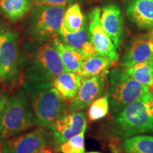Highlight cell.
Segmentation results:
<instances>
[{
	"mask_svg": "<svg viewBox=\"0 0 153 153\" xmlns=\"http://www.w3.org/2000/svg\"><path fill=\"white\" fill-rule=\"evenodd\" d=\"M8 97L9 94L7 91H3V92L0 93V113H1L4 106Z\"/></svg>",
	"mask_w": 153,
	"mask_h": 153,
	"instance_id": "484cf974",
	"label": "cell"
},
{
	"mask_svg": "<svg viewBox=\"0 0 153 153\" xmlns=\"http://www.w3.org/2000/svg\"><path fill=\"white\" fill-rule=\"evenodd\" d=\"M0 153H4L2 151V150H1V146H0Z\"/></svg>",
	"mask_w": 153,
	"mask_h": 153,
	"instance_id": "f1b7e54d",
	"label": "cell"
},
{
	"mask_svg": "<svg viewBox=\"0 0 153 153\" xmlns=\"http://www.w3.org/2000/svg\"><path fill=\"white\" fill-rule=\"evenodd\" d=\"M52 141L54 143L52 132L40 126L30 133L3 140L0 146L4 153H33Z\"/></svg>",
	"mask_w": 153,
	"mask_h": 153,
	"instance_id": "ba28073f",
	"label": "cell"
},
{
	"mask_svg": "<svg viewBox=\"0 0 153 153\" xmlns=\"http://www.w3.org/2000/svg\"><path fill=\"white\" fill-rule=\"evenodd\" d=\"M87 153H101V152H87Z\"/></svg>",
	"mask_w": 153,
	"mask_h": 153,
	"instance_id": "f546056e",
	"label": "cell"
},
{
	"mask_svg": "<svg viewBox=\"0 0 153 153\" xmlns=\"http://www.w3.org/2000/svg\"><path fill=\"white\" fill-rule=\"evenodd\" d=\"M148 38H150V41L153 43V28H152V29H151V30L150 31V33H148Z\"/></svg>",
	"mask_w": 153,
	"mask_h": 153,
	"instance_id": "83f0119b",
	"label": "cell"
},
{
	"mask_svg": "<svg viewBox=\"0 0 153 153\" xmlns=\"http://www.w3.org/2000/svg\"><path fill=\"white\" fill-rule=\"evenodd\" d=\"M87 126L85 114L82 111L69 112L57 119L50 127L54 144L58 145L79 133Z\"/></svg>",
	"mask_w": 153,
	"mask_h": 153,
	"instance_id": "30bf717a",
	"label": "cell"
},
{
	"mask_svg": "<svg viewBox=\"0 0 153 153\" xmlns=\"http://www.w3.org/2000/svg\"><path fill=\"white\" fill-rule=\"evenodd\" d=\"M152 58H153V43L148 36H143L132 40L120 59V65L126 68Z\"/></svg>",
	"mask_w": 153,
	"mask_h": 153,
	"instance_id": "4fadbf2b",
	"label": "cell"
},
{
	"mask_svg": "<svg viewBox=\"0 0 153 153\" xmlns=\"http://www.w3.org/2000/svg\"><path fill=\"white\" fill-rule=\"evenodd\" d=\"M59 35L63 43L68 46L78 51L85 56L97 55L92 43H91L89 33V26L85 23L81 29L76 32H69L61 26Z\"/></svg>",
	"mask_w": 153,
	"mask_h": 153,
	"instance_id": "9a60e30c",
	"label": "cell"
},
{
	"mask_svg": "<svg viewBox=\"0 0 153 153\" xmlns=\"http://www.w3.org/2000/svg\"><path fill=\"white\" fill-rule=\"evenodd\" d=\"M52 44L60 55L66 71L77 73L85 59V55L65 45L58 36L53 38Z\"/></svg>",
	"mask_w": 153,
	"mask_h": 153,
	"instance_id": "e0dca14e",
	"label": "cell"
},
{
	"mask_svg": "<svg viewBox=\"0 0 153 153\" xmlns=\"http://www.w3.org/2000/svg\"><path fill=\"white\" fill-rule=\"evenodd\" d=\"M106 75L82 78L79 91L72 99L68 108L69 112L80 111L85 109L96 99L100 97L104 87Z\"/></svg>",
	"mask_w": 153,
	"mask_h": 153,
	"instance_id": "8fae6325",
	"label": "cell"
},
{
	"mask_svg": "<svg viewBox=\"0 0 153 153\" xmlns=\"http://www.w3.org/2000/svg\"><path fill=\"white\" fill-rule=\"evenodd\" d=\"M109 109V101L106 94L102 97L96 99L90 104L88 111V118L91 121L101 120L106 117Z\"/></svg>",
	"mask_w": 153,
	"mask_h": 153,
	"instance_id": "cb8c5ba5",
	"label": "cell"
},
{
	"mask_svg": "<svg viewBox=\"0 0 153 153\" xmlns=\"http://www.w3.org/2000/svg\"><path fill=\"white\" fill-rule=\"evenodd\" d=\"M128 75L148 87H153V58L124 69Z\"/></svg>",
	"mask_w": 153,
	"mask_h": 153,
	"instance_id": "ffe728a7",
	"label": "cell"
},
{
	"mask_svg": "<svg viewBox=\"0 0 153 153\" xmlns=\"http://www.w3.org/2000/svg\"><path fill=\"white\" fill-rule=\"evenodd\" d=\"M65 71L62 61L53 44L43 43L38 46L30 62L22 68L21 82H53Z\"/></svg>",
	"mask_w": 153,
	"mask_h": 153,
	"instance_id": "277c9868",
	"label": "cell"
},
{
	"mask_svg": "<svg viewBox=\"0 0 153 153\" xmlns=\"http://www.w3.org/2000/svg\"><path fill=\"white\" fill-rule=\"evenodd\" d=\"M86 23L85 15L79 4H72L65 11L62 26L69 32H76Z\"/></svg>",
	"mask_w": 153,
	"mask_h": 153,
	"instance_id": "7402d4cb",
	"label": "cell"
},
{
	"mask_svg": "<svg viewBox=\"0 0 153 153\" xmlns=\"http://www.w3.org/2000/svg\"><path fill=\"white\" fill-rule=\"evenodd\" d=\"M65 10L64 6L36 7L28 24V34L41 41L53 40L59 34Z\"/></svg>",
	"mask_w": 153,
	"mask_h": 153,
	"instance_id": "52a82bcc",
	"label": "cell"
},
{
	"mask_svg": "<svg viewBox=\"0 0 153 153\" xmlns=\"http://www.w3.org/2000/svg\"><path fill=\"white\" fill-rule=\"evenodd\" d=\"M126 14L141 29L153 28V0H127Z\"/></svg>",
	"mask_w": 153,
	"mask_h": 153,
	"instance_id": "5bb4252c",
	"label": "cell"
},
{
	"mask_svg": "<svg viewBox=\"0 0 153 153\" xmlns=\"http://www.w3.org/2000/svg\"><path fill=\"white\" fill-rule=\"evenodd\" d=\"M126 153H153V135H138L124 140L122 144Z\"/></svg>",
	"mask_w": 153,
	"mask_h": 153,
	"instance_id": "44dd1931",
	"label": "cell"
},
{
	"mask_svg": "<svg viewBox=\"0 0 153 153\" xmlns=\"http://www.w3.org/2000/svg\"><path fill=\"white\" fill-rule=\"evenodd\" d=\"M18 34L0 25V79L9 87L22 80Z\"/></svg>",
	"mask_w": 153,
	"mask_h": 153,
	"instance_id": "8992f818",
	"label": "cell"
},
{
	"mask_svg": "<svg viewBox=\"0 0 153 153\" xmlns=\"http://www.w3.org/2000/svg\"><path fill=\"white\" fill-rule=\"evenodd\" d=\"M101 25L109 36L116 48L119 49L123 42V18L121 9L116 4H108L102 9L100 17Z\"/></svg>",
	"mask_w": 153,
	"mask_h": 153,
	"instance_id": "7c38bea8",
	"label": "cell"
},
{
	"mask_svg": "<svg viewBox=\"0 0 153 153\" xmlns=\"http://www.w3.org/2000/svg\"><path fill=\"white\" fill-rule=\"evenodd\" d=\"M52 83L53 87L63 100H70L79 91L82 79L76 72L65 71L56 76Z\"/></svg>",
	"mask_w": 153,
	"mask_h": 153,
	"instance_id": "2e32d148",
	"label": "cell"
},
{
	"mask_svg": "<svg viewBox=\"0 0 153 153\" xmlns=\"http://www.w3.org/2000/svg\"><path fill=\"white\" fill-rule=\"evenodd\" d=\"M55 150H55V149L50 145L38 149V150H36V152H34L33 153H55Z\"/></svg>",
	"mask_w": 153,
	"mask_h": 153,
	"instance_id": "4316f807",
	"label": "cell"
},
{
	"mask_svg": "<svg viewBox=\"0 0 153 153\" xmlns=\"http://www.w3.org/2000/svg\"><path fill=\"white\" fill-rule=\"evenodd\" d=\"M108 76L109 88L106 94L111 114L119 111L150 91L148 86L133 79L119 68L112 69Z\"/></svg>",
	"mask_w": 153,
	"mask_h": 153,
	"instance_id": "5b68a950",
	"label": "cell"
},
{
	"mask_svg": "<svg viewBox=\"0 0 153 153\" xmlns=\"http://www.w3.org/2000/svg\"><path fill=\"white\" fill-rule=\"evenodd\" d=\"M0 81H1V79H0Z\"/></svg>",
	"mask_w": 153,
	"mask_h": 153,
	"instance_id": "4dcf8cb0",
	"label": "cell"
},
{
	"mask_svg": "<svg viewBox=\"0 0 153 153\" xmlns=\"http://www.w3.org/2000/svg\"><path fill=\"white\" fill-rule=\"evenodd\" d=\"M36 125L35 116L24 89L8 97L0 113V143Z\"/></svg>",
	"mask_w": 153,
	"mask_h": 153,
	"instance_id": "3957f363",
	"label": "cell"
},
{
	"mask_svg": "<svg viewBox=\"0 0 153 153\" xmlns=\"http://www.w3.org/2000/svg\"><path fill=\"white\" fill-rule=\"evenodd\" d=\"M112 128L113 134L120 140L153 134V94L149 91L115 113Z\"/></svg>",
	"mask_w": 153,
	"mask_h": 153,
	"instance_id": "6da1fadb",
	"label": "cell"
},
{
	"mask_svg": "<svg viewBox=\"0 0 153 153\" xmlns=\"http://www.w3.org/2000/svg\"><path fill=\"white\" fill-rule=\"evenodd\" d=\"M101 9H93L89 15V33L96 53L108 59L112 63L118 60V54L116 46L104 30L100 22Z\"/></svg>",
	"mask_w": 153,
	"mask_h": 153,
	"instance_id": "9c48e42d",
	"label": "cell"
},
{
	"mask_svg": "<svg viewBox=\"0 0 153 153\" xmlns=\"http://www.w3.org/2000/svg\"><path fill=\"white\" fill-rule=\"evenodd\" d=\"M29 100L36 125L50 128L57 119L67 114L66 104L52 82H22Z\"/></svg>",
	"mask_w": 153,
	"mask_h": 153,
	"instance_id": "7a4b0ae2",
	"label": "cell"
},
{
	"mask_svg": "<svg viewBox=\"0 0 153 153\" xmlns=\"http://www.w3.org/2000/svg\"><path fill=\"white\" fill-rule=\"evenodd\" d=\"M33 0H0V11L11 22H18L26 16Z\"/></svg>",
	"mask_w": 153,
	"mask_h": 153,
	"instance_id": "d6986e66",
	"label": "cell"
},
{
	"mask_svg": "<svg viewBox=\"0 0 153 153\" xmlns=\"http://www.w3.org/2000/svg\"><path fill=\"white\" fill-rule=\"evenodd\" d=\"M87 129L85 126L79 133L76 134L65 142L57 145L55 148L61 153H85V134Z\"/></svg>",
	"mask_w": 153,
	"mask_h": 153,
	"instance_id": "603a6c76",
	"label": "cell"
},
{
	"mask_svg": "<svg viewBox=\"0 0 153 153\" xmlns=\"http://www.w3.org/2000/svg\"><path fill=\"white\" fill-rule=\"evenodd\" d=\"M74 0H33L36 7L41 6H64L72 4Z\"/></svg>",
	"mask_w": 153,
	"mask_h": 153,
	"instance_id": "d4e9b609",
	"label": "cell"
},
{
	"mask_svg": "<svg viewBox=\"0 0 153 153\" xmlns=\"http://www.w3.org/2000/svg\"><path fill=\"white\" fill-rule=\"evenodd\" d=\"M112 62L99 55L85 56L82 63L81 68L77 74L82 78L91 77L94 76L107 75Z\"/></svg>",
	"mask_w": 153,
	"mask_h": 153,
	"instance_id": "ac0fdd59",
	"label": "cell"
}]
</instances>
